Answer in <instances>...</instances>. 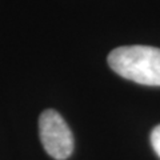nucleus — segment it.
<instances>
[{
	"mask_svg": "<svg viewBox=\"0 0 160 160\" xmlns=\"http://www.w3.org/2000/svg\"><path fill=\"white\" fill-rule=\"evenodd\" d=\"M115 72L144 86H160V49L147 46L119 47L108 55Z\"/></svg>",
	"mask_w": 160,
	"mask_h": 160,
	"instance_id": "nucleus-1",
	"label": "nucleus"
},
{
	"mask_svg": "<svg viewBox=\"0 0 160 160\" xmlns=\"http://www.w3.org/2000/svg\"><path fill=\"white\" fill-rule=\"evenodd\" d=\"M39 133L46 152L56 160H66L73 151V135L66 120L53 109H46L39 118Z\"/></svg>",
	"mask_w": 160,
	"mask_h": 160,
	"instance_id": "nucleus-2",
	"label": "nucleus"
},
{
	"mask_svg": "<svg viewBox=\"0 0 160 160\" xmlns=\"http://www.w3.org/2000/svg\"><path fill=\"white\" fill-rule=\"evenodd\" d=\"M151 143H152L155 152H156L158 156L160 158V124L153 128V131L151 133Z\"/></svg>",
	"mask_w": 160,
	"mask_h": 160,
	"instance_id": "nucleus-3",
	"label": "nucleus"
}]
</instances>
